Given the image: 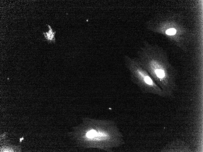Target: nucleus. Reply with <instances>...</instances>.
<instances>
[{
	"mask_svg": "<svg viewBox=\"0 0 203 152\" xmlns=\"http://www.w3.org/2000/svg\"><path fill=\"white\" fill-rule=\"evenodd\" d=\"M135 58L166 97L172 96L176 87L177 71L170 62L167 53L164 48L144 40Z\"/></svg>",
	"mask_w": 203,
	"mask_h": 152,
	"instance_id": "f257e3e1",
	"label": "nucleus"
},
{
	"mask_svg": "<svg viewBox=\"0 0 203 152\" xmlns=\"http://www.w3.org/2000/svg\"><path fill=\"white\" fill-rule=\"evenodd\" d=\"M75 127L74 138L81 146L107 150L121 144V135L112 121L84 118Z\"/></svg>",
	"mask_w": 203,
	"mask_h": 152,
	"instance_id": "f03ea898",
	"label": "nucleus"
},
{
	"mask_svg": "<svg viewBox=\"0 0 203 152\" xmlns=\"http://www.w3.org/2000/svg\"><path fill=\"white\" fill-rule=\"evenodd\" d=\"M146 29L161 35L185 53L188 51L191 34L183 15L173 12L158 13L145 23Z\"/></svg>",
	"mask_w": 203,
	"mask_h": 152,
	"instance_id": "7ed1b4c3",
	"label": "nucleus"
},
{
	"mask_svg": "<svg viewBox=\"0 0 203 152\" xmlns=\"http://www.w3.org/2000/svg\"><path fill=\"white\" fill-rule=\"evenodd\" d=\"M123 59L125 65L129 72L130 80L143 93L166 97L161 89L135 57L125 55Z\"/></svg>",
	"mask_w": 203,
	"mask_h": 152,
	"instance_id": "20e7f679",
	"label": "nucleus"
},
{
	"mask_svg": "<svg viewBox=\"0 0 203 152\" xmlns=\"http://www.w3.org/2000/svg\"><path fill=\"white\" fill-rule=\"evenodd\" d=\"M49 30L48 32H46L45 34V36L46 39L49 42H54L55 41V32H53L51 27L49 26Z\"/></svg>",
	"mask_w": 203,
	"mask_h": 152,
	"instance_id": "39448f33",
	"label": "nucleus"
}]
</instances>
